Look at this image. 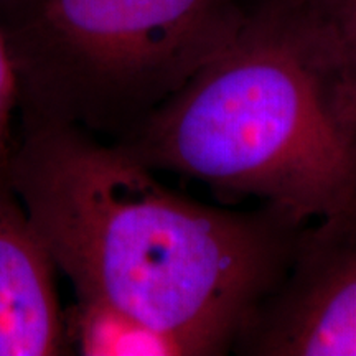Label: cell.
I'll return each mask as SVG.
<instances>
[{
	"instance_id": "1",
	"label": "cell",
	"mask_w": 356,
	"mask_h": 356,
	"mask_svg": "<svg viewBox=\"0 0 356 356\" xmlns=\"http://www.w3.org/2000/svg\"><path fill=\"white\" fill-rule=\"evenodd\" d=\"M8 178L76 299L149 325L185 356L222 355L286 273L302 226L175 193L114 142L20 127Z\"/></svg>"
},
{
	"instance_id": "6",
	"label": "cell",
	"mask_w": 356,
	"mask_h": 356,
	"mask_svg": "<svg viewBox=\"0 0 356 356\" xmlns=\"http://www.w3.org/2000/svg\"><path fill=\"white\" fill-rule=\"evenodd\" d=\"M65 323L71 350L84 356H185L172 338L99 302L76 299Z\"/></svg>"
},
{
	"instance_id": "8",
	"label": "cell",
	"mask_w": 356,
	"mask_h": 356,
	"mask_svg": "<svg viewBox=\"0 0 356 356\" xmlns=\"http://www.w3.org/2000/svg\"><path fill=\"white\" fill-rule=\"evenodd\" d=\"M332 26L338 44L356 78V0H314Z\"/></svg>"
},
{
	"instance_id": "5",
	"label": "cell",
	"mask_w": 356,
	"mask_h": 356,
	"mask_svg": "<svg viewBox=\"0 0 356 356\" xmlns=\"http://www.w3.org/2000/svg\"><path fill=\"white\" fill-rule=\"evenodd\" d=\"M56 270L8 172L0 173V356L70 353Z\"/></svg>"
},
{
	"instance_id": "7",
	"label": "cell",
	"mask_w": 356,
	"mask_h": 356,
	"mask_svg": "<svg viewBox=\"0 0 356 356\" xmlns=\"http://www.w3.org/2000/svg\"><path fill=\"white\" fill-rule=\"evenodd\" d=\"M15 113H19V81L6 40L0 33V173L8 172L15 147Z\"/></svg>"
},
{
	"instance_id": "3",
	"label": "cell",
	"mask_w": 356,
	"mask_h": 356,
	"mask_svg": "<svg viewBox=\"0 0 356 356\" xmlns=\"http://www.w3.org/2000/svg\"><path fill=\"white\" fill-rule=\"evenodd\" d=\"M249 0H0L20 127L119 142L233 38Z\"/></svg>"
},
{
	"instance_id": "2",
	"label": "cell",
	"mask_w": 356,
	"mask_h": 356,
	"mask_svg": "<svg viewBox=\"0 0 356 356\" xmlns=\"http://www.w3.org/2000/svg\"><path fill=\"white\" fill-rule=\"evenodd\" d=\"M118 145L304 226L356 195V78L314 0H249L233 38Z\"/></svg>"
},
{
	"instance_id": "4",
	"label": "cell",
	"mask_w": 356,
	"mask_h": 356,
	"mask_svg": "<svg viewBox=\"0 0 356 356\" xmlns=\"http://www.w3.org/2000/svg\"><path fill=\"white\" fill-rule=\"evenodd\" d=\"M233 350L251 356H356V195L299 231L286 273Z\"/></svg>"
}]
</instances>
